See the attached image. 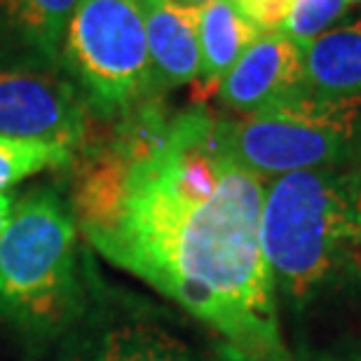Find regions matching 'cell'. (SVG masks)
Wrapping results in <instances>:
<instances>
[{
  "label": "cell",
  "instance_id": "cell-7",
  "mask_svg": "<svg viewBox=\"0 0 361 361\" xmlns=\"http://www.w3.org/2000/svg\"><path fill=\"white\" fill-rule=\"evenodd\" d=\"M216 94L237 115L258 113L300 97V45L284 33L261 35L228 71Z\"/></svg>",
  "mask_w": 361,
  "mask_h": 361
},
{
  "label": "cell",
  "instance_id": "cell-2",
  "mask_svg": "<svg viewBox=\"0 0 361 361\" xmlns=\"http://www.w3.org/2000/svg\"><path fill=\"white\" fill-rule=\"evenodd\" d=\"M261 240L293 361H361V190L348 167L265 185Z\"/></svg>",
  "mask_w": 361,
  "mask_h": 361
},
{
  "label": "cell",
  "instance_id": "cell-11",
  "mask_svg": "<svg viewBox=\"0 0 361 361\" xmlns=\"http://www.w3.org/2000/svg\"><path fill=\"white\" fill-rule=\"evenodd\" d=\"M78 0H0V26L40 59H54Z\"/></svg>",
  "mask_w": 361,
  "mask_h": 361
},
{
  "label": "cell",
  "instance_id": "cell-19",
  "mask_svg": "<svg viewBox=\"0 0 361 361\" xmlns=\"http://www.w3.org/2000/svg\"><path fill=\"white\" fill-rule=\"evenodd\" d=\"M348 3H350V5H357V3H361V0H348Z\"/></svg>",
  "mask_w": 361,
  "mask_h": 361
},
{
  "label": "cell",
  "instance_id": "cell-12",
  "mask_svg": "<svg viewBox=\"0 0 361 361\" xmlns=\"http://www.w3.org/2000/svg\"><path fill=\"white\" fill-rule=\"evenodd\" d=\"M82 361H197L183 343L160 329L125 324L101 336Z\"/></svg>",
  "mask_w": 361,
  "mask_h": 361
},
{
  "label": "cell",
  "instance_id": "cell-10",
  "mask_svg": "<svg viewBox=\"0 0 361 361\" xmlns=\"http://www.w3.org/2000/svg\"><path fill=\"white\" fill-rule=\"evenodd\" d=\"M261 38L258 28L237 12L233 0H212L200 7V73L195 80V99L204 101L219 92L223 78L240 56Z\"/></svg>",
  "mask_w": 361,
  "mask_h": 361
},
{
  "label": "cell",
  "instance_id": "cell-5",
  "mask_svg": "<svg viewBox=\"0 0 361 361\" xmlns=\"http://www.w3.org/2000/svg\"><path fill=\"white\" fill-rule=\"evenodd\" d=\"M63 63L104 118H122L160 97L139 0H78L66 28Z\"/></svg>",
  "mask_w": 361,
  "mask_h": 361
},
{
  "label": "cell",
  "instance_id": "cell-1",
  "mask_svg": "<svg viewBox=\"0 0 361 361\" xmlns=\"http://www.w3.org/2000/svg\"><path fill=\"white\" fill-rule=\"evenodd\" d=\"M265 180L223 143L197 104L164 113L160 97L122 115L82 157L73 219L106 261L167 295L240 361H293L263 251Z\"/></svg>",
  "mask_w": 361,
  "mask_h": 361
},
{
  "label": "cell",
  "instance_id": "cell-16",
  "mask_svg": "<svg viewBox=\"0 0 361 361\" xmlns=\"http://www.w3.org/2000/svg\"><path fill=\"white\" fill-rule=\"evenodd\" d=\"M12 214H14V197L7 192H0V240H3L7 226H10Z\"/></svg>",
  "mask_w": 361,
  "mask_h": 361
},
{
  "label": "cell",
  "instance_id": "cell-8",
  "mask_svg": "<svg viewBox=\"0 0 361 361\" xmlns=\"http://www.w3.org/2000/svg\"><path fill=\"white\" fill-rule=\"evenodd\" d=\"M155 92L192 85L200 73V7L174 0H139Z\"/></svg>",
  "mask_w": 361,
  "mask_h": 361
},
{
  "label": "cell",
  "instance_id": "cell-14",
  "mask_svg": "<svg viewBox=\"0 0 361 361\" xmlns=\"http://www.w3.org/2000/svg\"><path fill=\"white\" fill-rule=\"evenodd\" d=\"M348 0H293L291 14L284 21V35L293 42H310L317 35L331 31L336 19L348 12Z\"/></svg>",
  "mask_w": 361,
  "mask_h": 361
},
{
  "label": "cell",
  "instance_id": "cell-15",
  "mask_svg": "<svg viewBox=\"0 0 361 361\" xmlns=\"http://www.w3.org/2000/svg\"><path fill=\"white\" fill-rule=\"evenodd\" d=\"M237 12L258 28V33H277L291 14L293 0H233Z\"/></svg>",
  "mask_w": 361,
  "mask_h": 361
},
{
  "label": "cell",
  "instance_id": "cell-3",
  "mask_svg": "<svg viewBox=\"0 0 361 361\" xmlns=\"http://www.w3.org/2000/svg\"><path fill=\"white\" fill-rule=\"evenodd\" d=\"M75 219L59 195L31 190L0 240V312L28 326H56L75 298Z\"/></svg>",
  "mask_w": 361,
  "mask_h": 361
},
{
  "label": "cell",
  "instance_id": "cell-18",
  "mask_svg": "<svg viewBox=\"0 0 361 361\" xmlns=\"http://www.w3.org/2000/svg\"><path fill=\"white\" fill-rule=\"evenodd\" d=\"M174 3H178V5H188V7H202V5L212 3V0H174Z\"/></svg>",
  "mask_w": 361,
  "mask_h": 361
},
{
  "label": "cell",
  "instance_id": "cell-9",
  "mask_svg": "<svg viewBox=\"0 0 361 361\" xmlns=\"http://www.w3.org/2000/svg\"><path fill=\"white\" fill-rule=\"evenodd\" d=\"M302 94L322 104L361 106V19L300 45Z\"/></svg>",
  "mask_w": 361,
  "mask_h": 361
},
{
  "label": "cell",
  "instance_id": "cell-17",
  "mask_svg": "<svg viewBox=\"0 0 361 361\" xmlns=\"http://www.w3.org/2000/svg\"><path fill=\"white\" fill-rule=\"evenodd\" d=\"M348 169L352 171V176H355L357 185H359V190H361V148L357 150V155L352 157V162L348 164Z\"/></svg>",
  "mask_w": 361,
  "mask_h": 361
},
{
  "label": "cell",
  "instance_id": "cell-4",
  "mask_svg": "<svg viewBox=\"0 0 361 361\" xmlns=\"http://www.w3.org/2000/svg\"><path fill=\"white\" fill-rule=\"evenodd\" d=\"M219 122L230 155L261 178L348 167L361 148V106L322 104L307 94Z\"/></svg>",
  "mask_w": 361,
  "mask_h": 361
},
{
  "label": "cell",
  "instance_id": "cell-13",
  "mask_svg": "<svg viewBox=\"0 0 361 361\" xmlns=\"http://www.w3.org/2000/svg\"><path fill=\"white\" fill-rule=\"evenodd\" d=\"M73 150L52 141L17 139L0 134V192L42 169H56L71 162Z\"/></svg>",
  "mask_w": 361,
  "mask_h": 361
},
{
  "label": "cell",
  "instance_id": "cell-6",
  "mask_svg": "<svg viewBox=\"0 0 361 361\" xmlns=\"http://www.w3.org/2000/svg\"><path fill=\"white\" fill-rule=\"evenodd\" d=\"M0 134L78 148L87 136V113L75 90L54 75L0 73Z\"/></svg>",
  "mask_w": 361,
  "mask_h": 361
}]
</instances>
